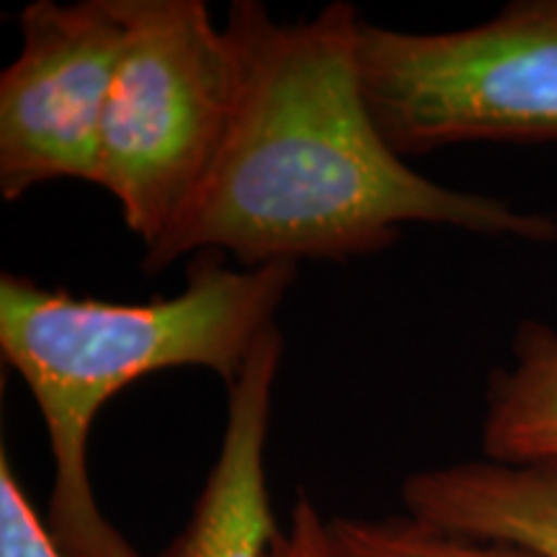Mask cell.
<instances>
[{"label": "cell", "mask_w": 557, "mask_h": 557, "mask_svg": "<svg viewBox=\"0 0 557 557\" xmlns=\"http://www.w3.org/2000/svg\"><path fill=\"white\" fill-rule=\"evenodd\" d=\"M305 491L297 493L287 529L278 532L271 557H331L329 527Z\"/></svg>", "instance_id": "obj_11"}, {"label": "cell", "mask_w": 557, "mask_h": 557, "mask_svg": "<svg viewBox=\"0 0 557 557\" xmlns=\"http://www.w3.org/2000/svg\"><path fill=\"white\" fill-rule=\"evenodd\" d=\"M127 39L107 114L94 184L124 225L152 246L218 160L238 114L246 47L205 0H124Z\"/></svg>", "instance_id": "obj_3"}, {"label": "cell", "mask_w": 557, "mask_h": 557, "mask_svg": "<svg viewBox=\"0 0 557 557\" xmlns=\"http://www.w3.org/2000/svg\"><path fill=\"white\" fill-rule=\"evenodd\" d=\"M21 50L0 73V197L52 181L94 184L103 114L120 70L124 0H34L18 11Z\"/></svg>", "instance_id": "obj_5"}, {"label": "cell", "mask_w": 557, "mask_h": 557, "mask_svg": "<svg viewBox=\"0 0 557 557\" xmlns=\"http://www.w3.org/2000/svg\"><path fill=\"white\" fill-rule=\"evenodd\" d=\"M480 447L493 462L557 459V329L521 320L511 364L493 369L485 385Z\"/></svg>", "instance_id": "obj_8"}, {"label": "cell", "mask_w": 557, "mask_h": 557, "mask_svg": "<svg viewBox=\"0 0 557 557\" xmlns=\"http://www.w3.org/2000/svg\"><path fill=\"white\" fill-rule=\"evenodd\" d=\"M282 359L284 336L274 325L227 387L218 459L189 521L160 557H271L282 529L269 500L267 442Z\"/></svg>", "instance_id": "obj_6"}, {"label": "cell", "mask_w": 557, "mask_h": 557, "mask_svg": "<svg viewBox=\"0 0 557 557\" xmlns=\"http://www.w3.org/2000/svg\"><path fill=\"white\" fill-rule=\"evenodd\" d=\"M0 557H65L18 483L9 449H0Z\"/></svg>", "instance_id": "obj_10"}, {"label": "cell", "mask_w": 557, "mask_h": 557, "mask_svg": "<svg viewBox=\"0 0 557 557\" xmlns=\"http://www.w3.org/2000/svg\"><path fill=\"white\" fill-rule=\"evenodd\" d=\"M400 500L408 517L442 532L557 557V459L436 465L410 472Z\"/></svg>", "instance_id": "obj_7"}, {"label": "cell", "mask_w": 557, "mask_h": 557, "mask_svg": "<svg viewBox=\"0 0 557 557\" xmlns=\"http://www.w3.org/2000/svg\"><path fill=\"white\" fill-rule=\"evenodd\" d=\"M329 527L331 557H540L504 542L470 540L403 517H333Z\"/></svg>", "instance_id": "obj_9"}, {"label": "cell", "mask_w": 557, "mask_h": 557, "mask_svg": "<svg viewBox=\"0 0 557 557\" xmlns=\"http://www.w3.org/2000/svg\"><path fill=\"white\" fill-rule=\"evenodd\" d=\"M359 78L403 160L470 143H557V0H513L449 32L364 18Z\"/></svg>", "instance_id": "obj_4"}, {"label": "cell", "mask_w": 557, "mask_h": 557, "mask_svg": "<svg viewBox=\"0 0 557 557\" xmlns=\"http://www.w3.org/2000/svg\"><path fill=\"white\" fill-rule=\"evenodd\" d=\"M297 263L230 269L199 256L178 295L107 302L0 276V351L37 403L52 455L45 524L65 557H139L103 517L88 475L90 431L124 387L207 369L230 387L295 287Z\"/></svg>", "instance_id": "obj_2"}, {"label": "cell", "mask_w": 557, "mask_h": 557, "mask_svg": "<svg viewBox=\"0 0 557 557\" xmlns=\"http://www.w3.org/2000/svg\"><path fill=\"white\" fill-rule=\"evenodd\" d=\"M227 21L246 47L238 114L189 205L145 248L148 274L212 253L246 269L361 259L408 225L557 240L553 214L451 189L389 148L361 88L357 5L278 24L261 0H233Z\"/></svg>", "instance_id": "obj_1"}]
</instances>
